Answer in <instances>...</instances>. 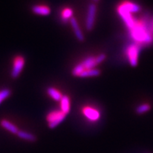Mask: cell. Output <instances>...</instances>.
I'll use <instances>...</instances> for the list:
<instances>
[{
  "instance_id": "cell-15",
  "label": "cell",
  "mask_w": 153,
  "mask_h": 153,
  "mask_svg": "<svg viewBox=\"0 0 153 153\" xmlns=\"http://www.w3.org/2000/svg\"><path fill=\"white\" fill-rule=\"evenodd\" d=\"M47 92L48 94L51 98L54 99L55 101H60L62 97V95L61 94L60 91L53 87H49L48 89H47Z\"/></svg>"
},
{
  "instance_id": "cell-11",
  "label": "cell",
  "mask_w": 153,
  "mask_h": 153,
  "mask_svg": "<svg viewBox=\"0 0 153 153\" xmlns=\"http://www.w3.org/2000/svg\"><path fill=\"white\" fill-rule=\"evenodd\" d=\"M60 101V111L68 115L70 111V101L68 96H62Z\"/></svg>"
},
{
  "instance_id": "cell-14",
  "label": "cell",
  "mask_w": 153,
  "mask_h": 153,
  "mask_svg": "<svg viewBox=\"0 0 153 153\" xmlns=\"http://www.w3.org/2000/svg\"><path fill=\"white\" fill-rule=\"evenodd\" d=\"M16 135L19 138L25 140L30 141V142H35L36 140V135H34L33 134L30 133H28V132L24 131H19Z\"/></svg>"
},
{
  "instance_id": "cell-5",
  "label": "cell",
  "mask_w": 153,
  "mask_h": 153,
  "mask_svg": "<svg viewBox=\"0 0 153 153\" xmlns=\"http://www.w3.org/2000/svg\"><path fill=\"white\" fill-rule=\"evenodd\" d=\"M106 55L104 54H100L97 57H88L82 62H80V65L85 70L94 69V68H96L99 64L102 62L106 59Z\"/></svg>"
},
{
  "instance_id": "cell-3",
  "label": "cell",
  "mask_w": 153,
  "mask_h": 153,
  "mask_svg": "<svg viewBox=\"0 0 153 153\" xmlns=\"http://www.w3.org/2000/svg\"><path fill=\"white\" fill-rule=\"evenodd\" d=\"M67 115L60 110H55L49 112L46 116V120L51 129L56 128L65 120Z\"/></svg>"
},
{
  "instance_id": "cell-8",
  "label": "cell",
  "mask_w": 153,
  "mask_h": 153,
  "mask_svg": "<svg viewBox=\"0 0 153 153\" xmlns=\"http://www.w3.org/2000/svg\"><path fill=\"white\" fill-rule=\"evenodd\" d=\"M83 115L88 120L92 122H96L99 120L101 114L99 111L96 108L90 106H86L82 109Z\"/></svg>"
},
{
  "instance_id": "cell-12",
  "label": "cell",
  "mask_w": 153,
  "mask_h": 153,
  "mask_svg": "<svg viewBox=\"0 0 153 153\" xmlns=\"http://www.w3.org/2000/svg\"><path fill=\"white\" fill-rule=\"evenodd\" d=\"M0 124H1V127H3L7 131H8L13 134H17L19 131L16 126L7 120H1V122H0Z\"/></svg>"
},
{
  "instance_id": "cell-7",
  "label": "cell",
  "mask_w": 153,
  "mask_h": 153,
  "mask_svg": "<svg viewBox=\"0 0 153 153\" xmlns=\"http://www.w3.org/2000/svg\"><path fill=\"white\" fill-rule=\"evenodd\" d=\"M25 60L24 57L22 56H16L15 57L14 60V65H13V69L11 70V75L14 79L18 77L22 72L23 68L24 67Z\"/></svg>"
},
{
  "instance_id": "cell-16",
  "label": "cell",
  "mask_w": 153,
  "mask_h": 153,
  "mask_svg": "<svg viewBox=\"0 0 153 153\" xmlns=\"http://www.w3.org/2000/svg\"><path fill=\"white\" fill-rule=\"evenodd\" d=\"M100 74V70L97 69H91V70H86L82 72L79 77H89V76H97Z\"/></svg>"
},
{
  "instance_id": "cell-19",
  "label": "cell",
  "mask_w": 153,
  "mask_h": 153,
  "mask_svg": "<svg viewBox=\"0 0 153 153\" xmlns=\"http://www.w3.org/2000/svg\"><path fill=\"white\" fill-rule=\"evenodd\" d=\"M150 109V106L149 104H141L137 107L136 108V112L138 114H143L144 113L148 111Z\"/></svg>"
},
{
  "instance_id": "cell-9",
  "label": "cell",
  "mask_w": 153,
  "mask_h": 153,
  "mask_svg": "<svg viewBox=\"0 0 153 153\" xmlns=\"http://www.w3.org/2000/svg\"><path fill=\"white\" fill-rule=\"evenodd\" d=\"M70 21V24H71L72 28L74 30V34H75V36L76 37V38H77L79 41H83L84 39H85V37H84L83 33H82L81 29H80L76 19L74 18V17H72Z\"/></svg>"
},
{
  "instance_id": "cell-20",
  "label": "cell",
  "mask_w": 153,
  "mask_h": 153,
  "mask_svg": "<svg viewBox=\"0 0 153 153\" xmlns=\"http://www.w3.org/2000/svg\"><path fill=\"white\" fill-rule=\"evenodd\" d=\"M93 1H98L99 0H93Z\"/></svg>"
},
{
  "instance_id": "cell-2",
  "label": "cell",
  "mask_w": 153,
  "mask_h": 153,
  "mask_svg": "<svg viewBox=\"0 0 153 153\" xmlns=\"http://www.w3.org/2000/svg\"><path fill=\"white\" fill-rule=\"evenodd\" d=\"M142 45L140 44L133 42L129 44L126 48V55L128 60L129 64L132 67H135L137 65V61H138L139 54L140 53L141 49H142Z\"/></svg>"
},
{
  "instance_id": "cell-6",
  "label": "cell",
  "mask_w": 153,
  "mask_h": 153,
  "mask_svg": "<svg viewBox=\"0 0 153 153\" xmlns=\"http://www.w3.org/2000/svg\"><path fill=\"white\" fill-rule=\"evenodd\" d=\"M97 6L94 4H90L88 7L87 19H86V28L87 30H91L94 26Z\"/></svg>"
},
{
  "instance_id": "cell-4",
  "label": "cell",
  "mask_w": 153,
  "mask_h": 153,
  "mask_svg": "<svg viewBox=\"0 0 153 153\" xmlns=\"http://www.w3.org/2000/svg\"><path fill=\"white\" fill-rule=\"evenodd\" d=\"M117 12L122 20L123 21V22L125 23V25L126 27H127L128 30H130L132 29L135 24L136 19L134 18L131 13H130L128 11L126 10L122 4H120L118 7Z\"/></svg>"
},
{
  "instance_id": "cell-1",
  "label": "cell",
  "mask_w": 153,
  "mask_h": 153,
  "mask_svg": "<svg viewBox=\"0 0 153 153\" xmlns=\"http://www.w3.org/2000/svg\"><path fill=\"white\" fill-rule=\"evenodd\" d=\"M133 42L142 46L153 43V16L147 14L140 19H136L133 28L128 30Z\"/></svg>"
},
{
  "instance_id": "cell-17",
  "label": "cell",
  "mask_w": 153,
  "mask_h": 153,
  "mask_svg": "<svg viewBox=\"0 0 153 153\" xmlns=\"http://www.w3.org/2000/svg\"><path fill=\"white\" fill-rule=\"evenodd\" d=\"M73 15V11L71 9L65 8L62 11V19L64 22H67L69 19H71Z\"/></svg>"
},
{
  "instance_id": "cell-13",
  "label": "cell",
  "mask_w": 153,
  "mask_h": 153,
  "mask_svg": "<svg viewBox=\"0 0 153 153\" xmlns=\"http://www.w3.org/2000/svg\"><path fill=\"white\" fill-rule=\"evenodd\" d=\"M122 5L125 8L126 10L128 11L130 13H137L140 11V7L137 4L131 2V1H125V2L122 3Z\"/></svg>"
},
{
  "instance_id": "cell-18",
  "label": "cell",
  "mask_w": 153,
  "mask_h": 153,
  "mask_svg": "<svg viewBox=\"0 0 153 153\" xmlns=\"http://www.w3.org/2000/svg\"><path fill=\"white\" fill-rule=\"evenodd\" d=\"M11 94V91L9 89H4L0 91V104L2 103L3 101H4L6 99H7Z\"/></svg>"
},
{
  "instance_id": "cell-10",
  "label": "cell",
  "mask_w": 153,
  "mask_h": 153,
  "mask_svg": "<svg viewBox=\"0 0 153 153\" xmlns=\"http://www.w3.org/2000/svg\"><path fill=\"white\" fill-rule=\"evenodd\" d=\"M32 11L34 14L41 16H48L51 14V9L47 6L36 5L32 7Z\"/></svg>"
}]
</instances>
